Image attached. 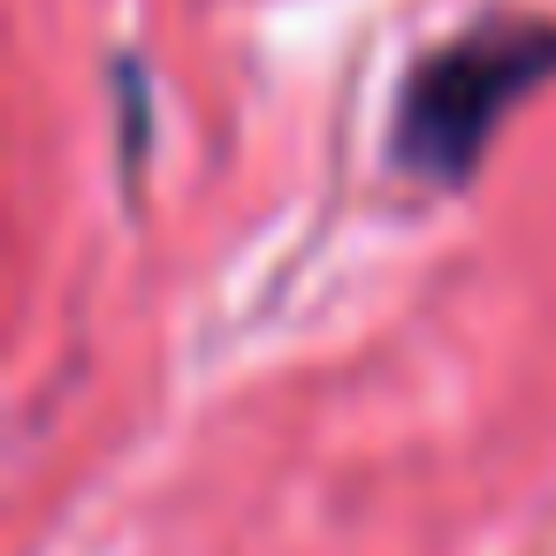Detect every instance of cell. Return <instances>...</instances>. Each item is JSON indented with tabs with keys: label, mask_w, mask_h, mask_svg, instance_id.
Wrapping results in <instances>:
<instances>
[{
	"label": "cell",
	"mask_w": 556,
	"mask_h": 556,
	"mask_svg": "<svg viewBox=\"0 0 556 556\" xmlns=\"http://www.w3.org/2000/svg\"><path fill=\"white\" fill-rule=\"evenodd\" d=\"M556 77V24L541 16H480L472 31H457L450 47H434L404 100H396V130L389 153L427 176V184H465L488 153V138L510 123L518 100H533Z\"/></svg>",
	"instance_id": "obj_1"
}]
</instances>
